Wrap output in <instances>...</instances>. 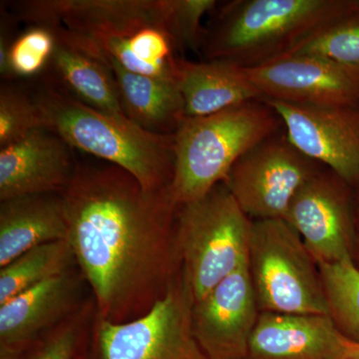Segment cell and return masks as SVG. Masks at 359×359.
I'll list each match as a JSON object with an SVG mask.
<instances>
[{"label": "cell", "mask_w": 359, "mask_h": 359, "mask_svg": "<svg viewBox=\"0 0 359 359\" xmlns=\"http://www.w3.org/2000/svg\"><path fill=\"white\" fill-rule=\"evenodd\" d=\"M344 337L327 314L261 313L250 359H346Z\"/></svg>", "instance_id": "cell-16"}, {"label": "cell", "mask_w": 359, "mask_h": 359, "mask_svg": "<svg viewBox=\"0 0 359 359\" xmlns=\"http://www.w3.org/2000/svg\"><path fill=\"white\" fill-rule=\"evenodd\" d=\"M73 149L46 128L0 148V202L40 194H62L74 176Z\"/></svg>", "instance_id": "cell-14"}, {"label": "cell", "mask_w": 359, "mask_h": 359, "mask_svg": "<svg viewBox=\"0 0 359 359\" xmlns=\"http://www.w3.org/2000/svg\"><path fill=\"white\" fill-rule=\"evenodd\" d=\"M61 195L67 242L96 316L113 323L145 316L182 271L170 186L148 191L114 165L77 164Z\"/></svg>", "instance_id": "cell-1"}, {"label": "cell", "mask_w": 359, "mask_h": 359, "mask_svg": "<svg viewBox=\"0 0 359 359\" xmlns=\"http://www.w3.org/2000/svg\"><path fill=\"white\" fill-rule=\"evenodd\" d=\"M351 0H233L217 7L205 27L207 60L257 67L289 54L334 20Z\"/></svg>", "instance_id": "cell-3"}, {"label": "cell", "mask_w": 359, "mask_h": 359, "mask_svg": "<svg viewBox=\"0 0 359 359\" xmlns=\"http://www.w3.org/2000/svg\"><path fill=\"white\" fill-rule=\"evenodd\" d=\"M316 264L351 259L356 249L354 189L323 168L297 193L285 217Z\"/></svg>", "instance_id": "cell-9"}, {"label": "cell", "mask_w": 359, "mask_h": 359, "mask_svg": "<svg viewBox=\"0 0 359 359\" xmlns=\"http://www.w3.org/2000/svg\"><path fill=\"white\" fill-rule=\"evenodd\" d=\"M323 168L283 129L238 158L223 183L250 219H283L297 193Z\"/></svg>", "instance_id": "cell-8"}, {"label": "cell", "mask_w": 359, "mask_h": 359, "mask_svg": "<svg viewBox=\"0 0 359 359\" xmlns=\"http://www.w3.org/2000/svg\"><path fill=\"white\" fill-rule=\"evenodd\" d=\"M328 316L346 339L359 344V269L351 259L318 264Z\"/></svg>", "instance_id": "cell-23"}, {"label": "cell", "mask_w": 359, "mask_h": 359, "mask_svg": "<svg viewBox=\"0 0 359 359\" xmlns=\"http://www.w3.org/2000/svg\"><path fill=\"white\" fill-rule=\"evenodd\" d=\"M354 207H355L356 249L354 264L359 269V186L354 189Z\"/></svg>", "instance_id": "cell-30"}, {"label": "cell", "mask_w": 359, "mask_h": 359, "mask_svg": "<svg viewBox=\"0 0 359 359\" xmlns=\"http://www.w3.org/2000/svg\"><path fill=\"white\" fill-rule=\"evenodd\" d=\"M283 129L280 115L264 100L204 117H184L174 133L170 188L176 204L202 199L223 183L238 158Z\"/></svg>", "instance_id": "cell-4"}, {"label": "cell", "mask_w": 359, "mask_h": 359, "mask_svg": "<svg viewBox=\"0 0 359 359\" xmlns=\"http://www.w3.org/2000/svg\"><path fill=\"white\" fill-rule=\"evenodd\" d=\"M243 70L264 100L316 107L359 104V70L323 56L290 54Z\"/></svg>", "instance_id": "cell-10"}, {"label": "cell", "mask_w": 359, "mask_h": 359, "mask_svg": "<svg viewBox=\"0 0 359 359\" xmlns=\"http://www.w3.org/2000/svg\"><path fill=\"white\" fill-rule=\"evenodd\" d=\"M16 18L13 15H9L7 11L1 9V29H0V75L4 82H11V74H9L8 52L16 36L13 35V22Z\"/></svg>", "instance_id": "cell-29"}, {"label": "cell", "mask_w": 359, "mask_h": 359, "mask_svg": "<svg viewBox=\"0 0 359 359\" xmlns=\"http://www.w3.org/2000/svg\"><path fill=\"white\" fill-rule=\"evenodd\" d=\"M248 264L261 313L328 316L318 264L285 219H252Z\"/></svg>", "instance_id": "cell-6"}, {"label": "cell", "mask_w": 359, "mask_h": 359, "mask_svg": "<svg viewBox=\"0 0 359 359\" xmlns=\"http://www.w3.org/2000/svg\"><path fill=\"white\" fill-rule=\"evenodd\" d=\"M93 306H83L47 334L33 359H74Z\"/></svg>", "instance_id": "cell-28"}, {"label": "cell", "mask_w": 359, "mask_h": 359, "mask_svg": "<svg viewBox=\"0 0 359 359\" xmlns=\"http://www.w3.org/2000/svg\"><path fill=\"white\" fill-rule=\"evenodd\" d=\"M82 280L81 273L72 269L1 304L0 348L21 354L39 335L79 311Z\"/></svg>", "instance_id": "cell-15"}, {"label": "cell", "mask_w": 359, "mask_h": 359, "mask_svg": "<svg viewBox=\"0 0 359 359\" xmlns=\"http://www.w3.org/2000/svg\"><path fill=\"white\" fill-rule=\"evenodd\" d=\"M194 299L183 271L145 316L113 323L94 314L96 359H208L192 325Z\"/></svg>", "instance_id": "cell-7"}, {"label": "cell", "mask_w": 359, "mask_h": 359, "mask_svg": "<svg viewBox=\"0 0 359 359\" xmlns=\"http://www.w3.org/2000/svg\"><path fill=\"white\" fill-rule=\"evenodd\" d=\"M252 224L224 183L202 199L179 205L177 249L194 302L248 264Z\"/></svg>", "instance_id": "cell-5"}, {"label": "cell", "mask_w": 359, "mask_h": 359, "mask_svg": "<svg viewBox=\"0 0 359 359\" xmlns=\"http://www.w3.org/2000/svg\"><path fill=\"white\" fill-rule=\"evenodd\" d=\"M13 6L16 20L91 39L128 35L146 25L160 27L158 0H25Z\"/></svg>", "instance_id": "cell-13"}, {"label": "cell", "mask_w": 359, "mask_h": 359, "mask_svg": "<svg viewBox=\"0 0 359 359\" xmlns=\"http://www.w3.org/2000/svg\"><path fill=\"white\" fill-rule=\"evenodd\" d=\"M55 32L42 25H29L14 39L8 52L11 82L18 78L37 76L50 65L55 51Z\"/></svg>", "instance_id": "cell-27"}, {"label": "cell", "mask_w": 359, "mask_h": 359, "mask_svg": "<svg viewBox=\"0 0 359 359\" xmlns=\"http://www.w3.org/2000/svg\"><path fill=\"white\" fill-rule=\"evenodd\" d=\"M124 114L156 134L172 135L184 119V102L174 81L136 74L108 57Z\"/></svg>", "instance_id": "cell-20"}, {"label": "cell", "mask_w": 359, "mask_h": 359, "mask_svg": "<svg viewBox=\"0 0 359 359\" xmlns=\"http://www.w3.org/2000/svg\"><path fill=\"white\" fill-rule=\"evenodd\" d=\"M108 57L136 74L175 82V46L166 32L146 25L128 35L93 39Z\"/></svg>", "instance_id": "cell-21"}, {"label": "cell", "mask_w": 359, "mask_h": 359, "mask_svg": "<svg viewBox=\"0 0 359 359\" xmlns=\"http://www.w3.org/2000/svg\"><path fill=\"white\" fill-rule=\"evenodd\" d=\"M33 93L44 128L57 134L71 148L121 168L145 190L171 186L174 134L149 132L126 116L90 107L55 85H44Z\"/></svg>", "instance_id": "cell-2"}, {"label": "cell", "mask_w": 359, "mask_h": 359, "mask_svg": "<svg viewBox=\"0 0 359 359\" xmlns=\"http://www.w3.org/2000/svg\"><path fill=\"white\" fill-rule=\"evenodd\" d=\"M215 0H158L159 25L177 50H200L204 40L203 18L219 6Z\"/></svg>", "instance_id": "cell-25"}, {"label": "cell", "mask_w": 359, "mask_h": 359, "mask_svg": "<svg viewBox=\"0 0 359 359\" xmlns=\"http://www.w3.org/2000/svg\"><path fill=\"white\" fill-rule=\"evenodd\" d=\"M174 77L183 98L185 117H204L264 100L243 68L228 61L195 62L177 57Z\"/></svg>", "instance_id": "cell-18"}, {"label": "cell", "mask_w": 359, "mask_h": 359, "mask_svg": "<svg viewBox=\"0 0 359 359\" xmlns=\"http://www.w3.org/2000/svg\"><path fill=\"white\" fill-rule=\"evenodd\" d=\"M290 54H313L359 70V0L297 45Z\"/></svg>", "instance_id": "cell-24"}, {"label": "cell", "mask_w": 359, "mask_h": 359, "mask_svg": "<svg viewBox=\"0 0 359 359\" xmlns=\"http://www.w3.org/2000/svg\"><path fill=\"white\" fill-rule=\"evenodd\" d=\"M61 194L23 196L0 202V268L39 245L67 240Z\"/></svg>", "instance_id": "cell-19"}, {"label": "cell", "mask_w": 359, "mask_h": 359, "mask_svg": "<svg viewBox=\"0 0 359 359\" xmlns=\"http://www.w3.org/2000/svg\"><path fill=\"white\" fill-rule=\"evenodd\" d=\"M53 30L57 43L48 68L66 92L90 107L125 116L114 74L102 49L88 37Z\"/></svg>", "instance_id": "cell-17"}, {"label": "cell", "mask_w": 359, "mask_h": 359, "mask_svg": "<svg viewBox=\"0 0 359 359\" xmlns=\"http://www.w3.org/2000/svg\"><path fill=\"white\" fill-rule=\"evenodd\" d=\"M44 128L34 93L13 82L0 86V148Z\"/></svg>", "instance_id": "cell-26"}, {"label": "cell", "mask_w": 359, "mask_h": 359, "mask_svg": "<svg viewBox=\"0 0 359 359\" xmlns=\"http://www.w3.org/2000/svg\"><path fill=\"white\" fill-rule=\"evenodd\" d=\"M259 313L245 264L194 302V335L208 359H245Z\"/></svg>", "instance_id": "cell-12"}, {"label": "cell", "mask_w": 359, "mask_h": 359, "mask_svg": "<svg viewBox=\"0 0 359 359\" xmlns=\"http://www.w3.org/2000/svg\"><path fill=\"white\" fill-rule=\"evenodd\" d=\"M280 115L290 141L304 154L332 170L353 189L359 186V104L294 105L266 100Z\"/></svg>", "instance_id": "cell-11"}, {"label": "cell", "mask_w": 359, "mask_h": 359, "mask_svg": "<svg viewBox=\"0 0 359 359\" xmlns=\"http://www.w3.org/2000/svg\"><path fill=\"white\" fill-rule=\"evenodd\" d=\"M344 353L346 359H359V344L344 337Z\"/></svg>", "instance_id": "cell-31"}, {"label": "cell", "mask_w": 359, "mask_h": 359, "mask_svg": "<svg viewBox=\"0 0 359 359\" xmlns=\"http://www.w3.org/2000/svg\"><path fill=\"white\" fill-rule=\"evenodd\" d=\"M77 266L67 240L33 248L0 268V306L35 285Z\"/></svg>", "instance_id": "cell-22"}]
</instances>
